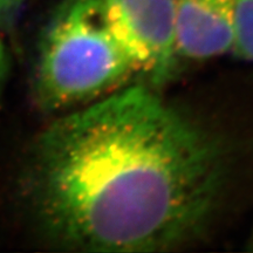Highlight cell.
Wrapping results in <instances>:
<instances>
[{
	"instance_id": "8992f818",
	"label": "cell",
	"mask_w": 253,
	"mask_h": 253,
	"mask_svg": "<svg viewBox=\"0 0 253 253\" xmlns=\"http://www.w3.org/2000/svg\"><path fill=\"white\" fill-rule=\"evenodd\" d=\"M26 0H0V32L8 33L17 24Z\"/></svg>"
},
{
	"instance_id": "6da1fadb",
	"label": "cell",
	"mask_w": 253,
	"mask_h": 253,
	"mask_svg": "<svg viewBox=\"0 0 253 253\" xmlns=\"http://www.w3.org/2000/svg\"><path fill=\"white\" fill-rule=\"evenodd\" d=\"M223 145L148 86L71 110L32 142L21 171L40 235L79 252H162L188 244L216 212Z\"/></svg>"
},
{
	"instance_id": "5b68a950",
	"label": "cell",
	"mask_w": 253,
	"mask_h": 253,
	"mask_svg": "<svg viewBox=\"0 0 253 253\" xmlns=\"http://www.w3.org/2000/svg\"><path fill=\"white\" fill-rule=\"evenodd\" d=\"M232 54L253 62V0H236V38Z\"/></svg>"
},
{
	"instance_id": "3957f363",
	"label": "cell",
	"mask_w": 253,
	"mask_h": 253,
	"mask_svg": "<svg viewBox=\"0 0 253 253\" xmlns=\"http://www.w3.org/2000/svg\"><path fill=\"white\" fill-rule=\"evenodd\" d=\"M114 39L136 73L151 86L166 84L177 67L175 0H100Z\"/></svg>"
},
{
	"instance_id": "7a4b0ae2",
	"label": "cell",
	"mask_w": 253,
	"mask_h": 253,
	"mask_svg": "<svg viewBox=\"0 0 253 253\" xmlns=\"http://www.w3.org/2000/svg\"><path fill=\"white\" fill-rule=\"evenodd\" d=\"M134 74L100 0H65L40 37L32 95L41 112H71L120 89Z\"/></svg>"
},
{
	"instance_id": "52a82bcc",
	"label": "cell",
	"mask_w": 253,
	"mask_h": 253,
	"mask_svg": "<svg viewBox=\"0 0 253 253\" xmlns=\"http://www.w3.org/2000/svg\"><path fill=\"white\" fill-rule=\"evenodd\" d=\"M4 34L0 32V96L7 84L9 71H11V54L6 43Z\"/></svg>"
},
{
	"instance_id": "277c9868",
	"label": "cell",
	"mask_w": 253,
	"mask_h": 253,
	"mask_svg": "<svg viewBox=\"0 0 253 253\" xmlns=\"http://www.w3.org/2000/svg\"><path fill=\"white\" fill-rule=\"evenodd\" d=\"M178 59L204 61L232 54L236 0H175Z\"/></svg>"
}]
</instances>
